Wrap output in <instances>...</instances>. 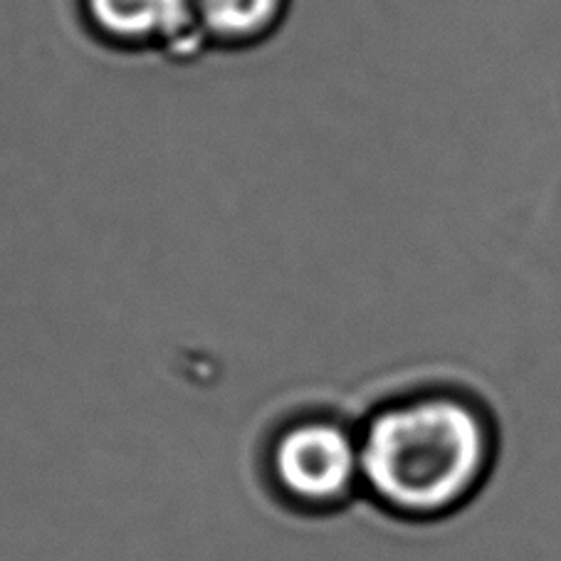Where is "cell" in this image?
<instances>
[{
    "instance_id": "obj_4",
    "label": "cell",
    "mask_w": 561,
    "mask_h": 561,
    "mask_svg": "<svg viewBox=\"0 0 561 561\" xmlns=\"http://www.w3.org/2000/svg\"><path fill=\"white\" fill-rule=\"evenodd\" d=\"M203 27L218 37H250L275 21L283 0H196Z\"/></svg>"
},
{
    "instance_id": "obj_1",
    "label": "cell",
    "mask_w": 561,
    "mask_h": 561,
    "mask_svg": "<svg viewBox=\"0 0 561 561\" xmlns=\"http://www.w3.org/2000/svg\"><path fill=\"white\" fill-rule=\"evenodd\" d=\"M362 485L403 517H438L485 478L492 433L476 405L425 393L376 411L359 433Z\"/></svg>"
},
{
    "instance_id": "obj_2",
    "label": "cell",
    "mask_w": 561,
    "mask_h": 561,
    "mask_svg": "<svg viewBox=\"0 0 561 561\" xmlns=\"http://www.w3.org/2000/svg\"><path fill=\"white\" fill-rule=\"evenodd\" d=\"M270 476L299 507L327 510L362 485L359 433L334 419H299L270 445Z\"/></svg>"
},
{
    "instance_id": "obj_3",
    "label": "cell",
    "mask_w": 561,
    "mask_h": 561,
    "mask_svg": "<svg viewBox=\"0 0 561 561\" xmlns=\"http://www.w3.org/2000/svg\"><path fill=\"white\" fill-rule=\"evenodd\" d=\"M92 23L124 43L188 45L191 0H84Z\"/></svg>"
}]
</instances>
